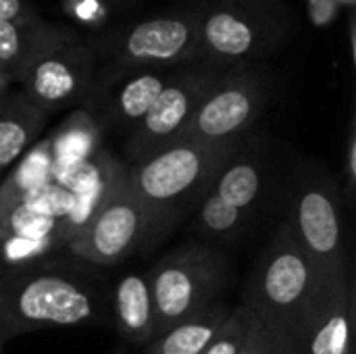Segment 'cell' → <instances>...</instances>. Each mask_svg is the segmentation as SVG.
I'll return each instance as SVG.
<instances>
[{
    "label": "cell",
    "instance_id": "15",
    "mask_svg": "<svg viewBox=\"0 0 356 354\" xmlns=\"http://www.w3.org/2000/svg\"><path fill=\"white\" fill-rule=\"evenodd\" d=\"M73 38V31L38 15L25 21H0V73L10 83L19 81L38 56Z\"/></svg>",
    "mask_w": 356,
    "mask_h": 354
},
{
    "label": "cell",
    "instance_id": "10",
    "mask_svg": "<svg viewBox=\"0 0 356 354\" xmlns=\"http://www.w3.org/2000/svg\"><path fill=\"white\" fill-rule=\"evenodd\" d=\"M265 100L267 86L261 71L250 65L227 67L198 104L184 138L200 142H240L261 117Z\"/></svg>",
    "mask_w": 356,
    "mask_h": 354
},
{
    "label": "cell",
    "instance_id": "4",
    "mask_svg": "<svg viewBox=\"0 0 356 354\" xmlns=\"http://www.w3.org/2000/svg\"><path fill=\"white\" fill-rule=\"evenodd\" d=\"M286 223L323 282H340L355 271L344 230L342 190L325 167L307 161L296 169L288 190Z\"/></svg>",
    "mask_w": 356,
    "mask_h": 354
},
{
    "label": "cell",
    "instance_id": "16",
    "mask_svg": "<svg viewBox=\"0 0 356 354\" xmlns=\"http://www.w3.org/2000/svg\"><path fill=\"white\" fill-rule=\"evenodd\" d=\"M111 323L134 346H146L156 336L154 303L146 273H123L111 286Z\"/></svg>",
    "mask_w": 356,
    "mask_h": 354
},
{
    "label": "cell",
    "instance_id": "1",
    "mask_svg": "<svg viewBox=\"0 0 356 354\" xmlns=\"http://www.w3.org/2000/svg\"><path fill=\"white\" fill-rule=\"evenodd\" d=\"M111 323V286L102 269L67 255L0 269V340Z\"/></svg>",
    "mask_w": 356,
    "mask_h": 354
},
{
    "label": "cell",
    "instance_id": "8",
    "mask_svg": "<svg viewBox=\"0 0 356 354\" xmlns=\"http://www.w3.org/2000/svg\"><path fill=\"white\" fill-rule=\"evenodd\" d=\"M202 8L142 19L104 38L100 54L106 71L173 69L198 61V23Z\"/></svg>",
    "mask_w": 356,
    "mask_h": 354
},
{
    "label": "cell",
    "instance_id": "28",
    "mask_svg": "<svg viewBox=\"0 0 356 354\" xmlns=\"http://www.w3.org/2000/svg\"><path fill=\"white\" fill-rule=\"evenodd\" d=\"M2 346H4V342L0 340V354H2Z\"/></svg>",
    "mask_w": 356,
    "mask_h": 354
},
{
    "label": "cell",
    "instance_id": "13",
    "mask_svg": "<svg viewBox=\"0 0 356 354\" xmlns=\"http://www.w3.org/2000/svg\"><path fill=\"white\" fill-rule=\"evenodd\" d=\"M269 175V159L257 138L246 136L219 169L209 196L254 219Z\"/></svg>",
    "mask_w": 356,
    "mask_h": 354
},
{
    "label": "cell",
    "instance_id": "18",
    "mask_svg": "<svg viewBox=\"0 0 356 354\" xmlns=\"http://www.w3.org/2000/svg\"><path fill=\"white\" fill-rule=\"evenodd\" d=\"M48 115L19 92L0 98V173L23 156L40 138Z\"/></svg>",
    "mask_w": 356,
    "mask_h": 354
},
{
    "label": "cell",
    "instance_id": "20",
    "mask_svg": "<svg viewBox=\"0 0 356 354\" xmlns=\"http://www.w3.org/2000/svg\"><path fill=\"white\" fill-rule=\"evenodd\" d=\"M54 184L52 177V154L48 140L40 142V146H33L29 152H25L23 163L13 169V173L6 177V182L0 188V209L25 200L27 196L48 188Z\"/></svg>",
    "mask_w": 356,
    "mask_h": 354
},
{
    "label": "cell",
    "instance_id": "27",
    "mask_svg": "<svg viewBox=\"0 0 356 354\" xmlns=\"http://www.w3.org/2000/svg\"><path fill=\"white\" fill-rule=\"evenodd\" d=\"M10 92V79H6L4 75H0V98L6 96Z\"/></svg>",
    "mask_w": 356,
    "mask_h": 354
},
{
    "label": "cell",
    "instance_id": "6",
    "mask_svg": "<svg viewBox=\"0 0 356 354\" xmlns=\"http://www.w3.org/2000/svg\"><path fill=\"white\" fill-rule=\"evenodd\" d=\"M156 336L221 298L229 284L227 257L209 242H190L163 257L148 271Z\"/></svg>",
    "mask_w": 356,
    "mask_h": 354
},
{
    "label": "cell",
    "instance_id": "29",
    "mask_svg": "<svg viewBox=\"0 0 356 354\" xmlns=\"http://www.w3.org/2000/svg\"><path fill=\"white\" fill-rule=\"evenodd\" d=\"M0 75H2V73H0Z\"/></svg>",
    "mask_w": 356,
    "mask_h": 354
},
{
    "label": "cell",
    "instance_id": "11",
    "mask_svg": "<svg viewBox=\"0 0 356 354\" xmlns=\"http://www.w3.org/2000/svg\"><path fill=\"white\" fill-rule=\"evenodd\" d=\"M98 52L77 38L38 56L21 75V92L46 115L81 104L96 81Z\"/></svg>",
    "mask_w": 356,
    "mask_h": 354
},
{
    "label": "cell",
    "instance_id": "14",
    "mask_svg": "<svg viewBox=\"0 0 356 354\" xmlns=\"http://www.w3.org/2000/svg\"><path fill=\"white\" fill-rule=\"evenodd\" d=\"M355 294V271L325 284L305 334L302 354H353Z\"/></svg>",
    "mask_w": 356,
    "mask_h": 354
},
{
    "label": "cell",
    "instance_id": "7",
    "mask_svg": "<svg viewBox=\"0 0 356 354\" xmlns=\"http://www.w3.org/2000/svg\"><path fill=\"white\" fill-rule=\"evenodd\" d=\"M286 31V13L277 0H215L200 15L198 61L248 65L269 54Z\"/></svg>",
    "mask_w": 356,
    "mask_h": 354
},
{
    "label": "cell",
    "instance_id": "5",
    "mask_svg": "<svg viewBox=\"0 0 356 354\" xmlns=\"http://www.w3.org/2000/svg\"><path fill=\"white\" fill-rule=\"evenodd\" d=\"M165 234L129 190L125 165L119 167L106 196L90 219L69 238L65 250L98 269L115 267L140 250L152 248Z\"/></svg>",
    "mask_w": 356,
    "mask_h": 354
},
{
    "label": "cell",
    "instance_id": "17",
    "mask_svg": "<svg viewBox=\"0 0 356 354\" xmlns=\"http://www.w3.org/2000/svg\"><path fill=\"white\" fill-rule=\"evenodd\" d=\"M232 309L219 298L154 336L142 354H202L221 332Z\"/></svg>",
    "mask_w": 356,
    "mask_h": 354
},
{
    "label": "cell",
    "instance_id": "25",
    "mask_svg": "<svg viewBox=\"0 0 356 354\" xmlns=\"http://www.w3.org/2000/svg\"><path fill=\"white\" fill-rule=\"evenodd\" d=\"M35 15L27 0H0V21H25Z\"/></svg>",
    "mask_w": 356,
    "mask_h": 354
},
{
    "label": "cell",
    "instance_id": "22",
    "mask_svg": "<svg viewBox=\"0 0 356 354\" xmlns=\"http://www.w3.org/2000/svg\"><path fill=\"white\" fill-rule=\"evenodd\" d=\"M257 323H259V319L248 307L240 305V307L232 309L221 332L215 336V340L209 344V348L202 354H240L242 348L246 346L250 334L254 332Z\"/></svg>",
    "mask_w": 356,
    "mask_h": 354
},
{
    "label": "cell",
    "instance_id": "19",
    "mask_svg": "<svg viewBox=\"0 0 356 354\" xmlns=\"http://www.w3.org/2000/svg\"><path fill=\"white\" fill-rule=\"evenodd\" d=\"M52 154V177L79 167L100 152V123L88 111H75L48 138Z\"/></svg>",
    "mask_w": 356,
    "mask_h": 354
},
{
    "label": "cell",
    "instance_id": "12",
    "mask_svg": "<svg viewBox=\"0 0 356 354\" xmlns=\"http://www.w3.org/2000/svg\"><path fill=\"white\" fill-rule=\"evenodd\" d=\"M175 71L177 67L106 71L104 75H96L88 100L100 104L108 123L117 127H127L131 131L150 111Z\"/></svg>",
    "mask_w": 356,
    "mask_h": 354
},
{
    "label": "cell",
    "instance_id": "21",
    "mask_svg": "<svg viewBox=\"0 0 356 354\" xmlns=\"http://www.w3.org/2000/svg\"><path fill=\"white\" fill-rule=\"evenodd\" d=\"M252 223L250 217L242 215L240 211L219 202L217 198L209 196L198 204L194 227L209 244H227L238 240L246 227Z\"/></svg>",
    "mask_w": 356,
    "mask_h": 354
},
{
    "label": "cell",
    "instance_id": "23",
    "mask_svg": "<svg viewBox=\"0 0 356 354\" xmlns=\"http://www.w3.org/2000/svg\"><path fill=\"white\" fill-rule=\"evenodd\" d=\"M342 179H344V200L346 204H355L356 194V125L355 119L348 123L346 142H344V156H342Z\"/></svg>",
    "mask_w": 356,
    "mask_h": 354
},
{
    "label": "cell",
    "instance_id": "3",
    "mask_svg": "<svg viewBox=\"0 0 356 354\" xmlns=\"http://www.w3.org/2000/svg\"><path fill=\"white\" fill-rule=\"evenodd\" d=\"M240 142L177 140L125 165L127 186L167 236L207 198L219 169Z\"/></svg>",
    "mask_w": 356,
    "mask_h": 354
},
{
    "label": "cell",
    "instance_id": "9",
    "mask_svg": "<svg viewBox=\"0 0 356 354\" xmlns=\"http://www.w3.org/2000/svg\"><path fill=\"white\" fill-rule=\"evenodd\" d=\"M227 67L196 61L177 67L171 81L144 119L129 131L125 154L129 163L152 154L184 138L198 104Z\"/></svg>",
    "mask_w": 356,
    "mask_h": 354
},
{
    "label": "cell",
    "instance_id": "26",
    "mask_svg": "<svg viewBox=\"0 0 356 354\" xmlns=\"http://www.w3.org/2000/svg\"><path fill=\"white\" fill-rule=\"evenodd\" d=\"M311 19L317 25H327L338 13V0H309Z\"/></svg>",
    "mask_w": 356,
    "mask_h": 354
},
{
    "label": "cell",
    "instance_id": "24",
    "mask_svg": "<svg viewBox=\"0 0 356 354\" xmlns=\"http://www.w3.org/2000/svg\"><path fill=\"white\" fill-rule=\"evenodd\" d=\"M240 354H290V351L259 321Z\"/></svg>",
    "mask_w": 356,
    "mask_h": 354
},
{
    "label": "cell",
    "instance_id": "2",
    "mask_svg": "<svg viewBox=\"0 0 356 354\" xmlns=\"http://www.w3.org/2000/svg\"><path fill=\"white\" fill-rule=\"evenodd\" d=\"M325 284L284 221L263 248L242 305L290 354H302L305 334Z\"/></svg>",
    "mask_w": 356,
    "mask_h": 354
}]
</instances>
